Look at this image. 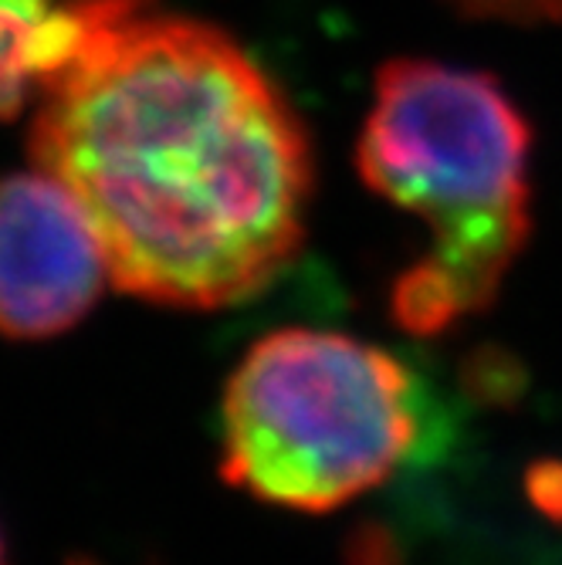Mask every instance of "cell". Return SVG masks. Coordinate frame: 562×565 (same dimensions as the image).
I'll use <instances>...</instances> for the list:
<instances>
[{"label":"cell","mask_w":562,"mask_h":565,"mask_svg":"<svg viewBox=\"0 0 562 565\" xmlns=\"http://www.w3.org/2000/svg\"><path fill=\"white\" fill-rule=\"evenodd\" d=\"M31 152L136 298L234 305L301 244L312 163L285 95L224 31L149 0H85Z\"/></svg>","instance_id":"cell-1"},{"label":"cell","mask_w":562,"mask_h":565,"mask_svg":"<svg viewBox=\"0 0 562 565\" xmlns=\"http://www.w3.org/2000/svg\"><path fill=\"white\" fill-rule=\"evenodd\" d=\"M532 136L491 78L431 58L390 62L367 109L360 177L431 231V250L396 291L393 312L437 332L485 308L529 237Z\"/></svg>","instance_id":"cell-2"},{"label":"cell","mask_w":562,"mask_h":565,"mask_svg":"<svg viewBox=\"0 0 562 565\" xmlns=\"http://www.w3.org/2000/svg\"><path fill=\"white\" fill-rule=\"evenodd\" d=\"M421 437V393L396 359L342 332L282 329L224 393V478L291 511H332L383 484Z\"/></svg>","instance_id":"cell-3"},{"label":"cell","mask_w":562,"mask_h":565,"mask_svg":"<svg viewBox=\"0 0 562 565\" xmlns=\"http://www.w3.org/2000/svg\"><path fill=\"white\" fill-rule=\"evenodd\" d=\"M109 278L82 203L41 170L0 180V332L47 339L72 329Z\"/></svg>","instance_id":"cell-4"},{"label":"cell","mask_w":562,"mask_h":565,"mask_svg":"<svg viewBox=\"0 0 562 565\" xmlns=\"http://www.w3.org/2000/svg\"><path fill=\"white\" fill-rule=\"evenodd\" d=\"M85 0H0V116L41 92L78 44Z\"/></svg>","instance_id":"cell-5"},{"label":"cell","mask_w":562,"mask_h":565,"mask_svg":"<svg viewBox=\"0 0 562 565\" xmlns=\"http://www.w3.org/2000/svg\"><path fill=\"white\" fill-rule=\"evenodd\" d=\"M478 18L498 21H552L562 18V0H447Z\"/></svg>","instance_id":"cell-6"},{"label":"cell","mask_w":562,"mask_h":565,"mask_svg":"<svg viewBox=\"0 0 562 565\" xmlns=\"http://www.w3.org/2000/svg\"><path fill=\"white\" fill-rule=\"evenodd\" d=\"M0 565H4V539H0Z\"/></svg>","instance_id":"cell-7"}]
</instances>
